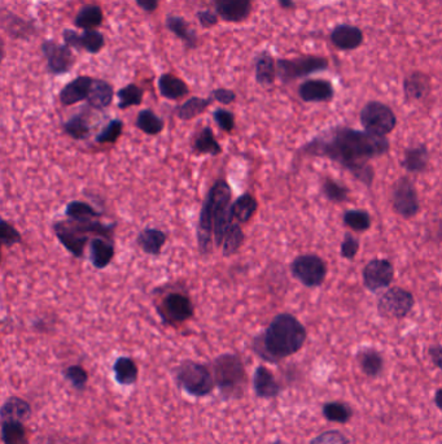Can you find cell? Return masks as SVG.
Segmentation results:
<instances>
[{"label":"cell","instance_id":"f5cc1de1","mask_svg":"<svg viewBox=\"0 0 442 444\" xmlns=\"http://www.w3.org/2000/svg\"><path fill=\"white\" fill-rule=\"evenodd\" d=\"M210 97L213 99V102H217L219 105H230L236 100V94L230 88H219L213 90L210 93Z\"/></svg>","mask_w":442,"mask_h":444},{"label":"cell","instance_id":"bcb514c9","mask_svg":"<svg viewBox=\"0 0 442 444\" xmlns=\"http://www.w3.org/2000/svg\"><path fill=\"white\" fill-rule=\"evenodd\" d=\"M22 242V236L16 227L8 221L0 218V262H1V248L4 245L12 247Z\"/></svg>","mask_w":442,"mask_h":444},{"label":"cell","instance_id":"9a60e30c","mask_svg":"<svg viewBox=\"0 0 442 444\" xmlns=\"http://www.w3.org/2000/svg\"><path fill=\"white\" fill-rule=\"evenodd\" d=\"M297 93L305 103H329L335 96V88L329 79H306Z\"/></svg>","mask_w":442,"mask_h":444},{"label":"cell","instance_id":"f35d334b","mask_svg":"<svg viewBox=\"0 0 442 444\" xmlns=\"http://www.w3.org/2000/svg\"><path fill=\"white\" fill-rule=\"evenodd\" d=\"M135 125L139 130L143 131L144 134L155 137L158 135L160 133H163L165 128V122L158 117L152 109H143L139 112L137 116V121Z\"/></svg>","mask_w":442,"mask_h":444},{"label":"cell","instance_id":"836d02e7","mask_svg":"<svg viewBox=\"0 0 442 444\" xmlns=\"http://www.w3.org/2000/svg\"><path fill=\"white\" fill-rule=\"evenodd\" d=\"M244 242H245V234H244L243 227L235 222H230L226 227L222 244L219 248H222V253L225 257H231L239 253V250L243 247Z\"/></svg>","mask_w":442,"mask_h":444},{"label":"cell","instance_id":"484cf974","mask_svg":"<svg viewBox=\"0 0 442 444\" xmlns=\"http://www.w3.org/2000/svg\"><path fill=\"white\" fill-rule=\"evenodd\" d=\"M167 242V234L157 227H146L137 236L139 248L151 256H160Z\"/></svg>","mask_w":442,"mask_h":444},{"label":"cell","instance_id":"8d00e7d4","mask_svg":"<svg viewBox=\"0 0 442 444\" xmlns=\"http://www.w3.org/2000/svg\"><path fill=\"white\" fill-rule=\"evenodd\" d=\"M323 417L330 422L336 424H347L353 417L352 407L344 401H327L322 408Z\"/></svg>","mask_w":442,"mask_h":444},{"label":"cell","instance_id":"d4e9b609","mask_svg":"<svg viewBox=\"0 0 442 444\" xmlns=\"http://www.w3.org/2000/svg\"><path fill=\"white\" fill-rule=\"evenodd\" d=\"M254 77L263 88L272 86L277 81V60L268 50L258 53L254 59Z\"/></svg>","mask_w":442,"mask_h":444},{"label":"cell","instance_id":"d6a6232c","mask_svg":"<svg viewBox=\"0 0 442 444\" xmlns=\"http://www.w3.org/2000/svg\"><path fill=\"white\" fill-rule=\"evenodd\" d=\"M214 102L210 96L208 97L193 96L177 108V116L182 121H191L193 119L205 114L208 111L209 107Z\"/></svg>","mask_w":442,"mask_h":444},{"label":"cell","instance_id":"8992f818","mask_svg":"<svg viewBox=\"0 0 442 444\" xmlns=\"http://www.w3.org/2000/svg\"><path fill=\"white\" fill-rule=\"evenodd\" d=\"M329 68V59L318 55H303L293 59H277V77L283 83H291L296 79L309 77Z\"/></svg>","mask_w":442,"mask_h":444},{"label":"cell","instance_id":"9c48e42d","mask_svg":"<svg viewBox=\"0 0 442 444\" xmlns=\"http://www.w3.org/2000/svg\"><path fill=\"white\" fill-rule=\"evenodd\" d=\"M292 277L308 288H321L329 274L327 262L315 253L298 255L291 262Z\"/></svg>","mask_w":442,"mask_h":444},{"label":"cell","instance_id":"e0dca14e","mask_svg":"<svg viewBox=\"0 0 442 444\" xmlns=\"http://www.w3.org/2000/svg\"><path fill=\"white\" fill-rule=\"evenodd\" d=\"M214 12L225 22L239 24L251 16V0H214Z\"/></svg>","mask_w":442,"mask_h":444},{"label":"cell","instance_id":"ba28073f","mask_svg":"<svg viewBox=\"0 0 442 444\" xmlns=\"http://www.w3.org/2000/svg\"><path fill=\"white\" fill-rule=\"evenodd\" d=\"M156 311L163 323L177 326L190 321L195 316L191 297L182 291H167L156 303Z\"/></svg>","mask_w":442,"mask_h":444},{"label":"cell","instance_id":"8fae6325","mask_svg":"<svg viewBox=\"0 0 442 444\" xmlns=\"http://www.w3.org/2000/svg\"><path fill=\"white\" fill-rule=\"evenodd\" d=\"M415 307V297L406 288H388L376 303L378 314L382 318L402 320L411 314Z\"/></svg>","mask_w":442,"mask_h":444},{"label":"cell","instance_id":"816d5d0a","mask_svg":"<svg viewBox=\"0 0 442 444\" xmlns=\"http://www.w3.org/2000/svg\"><path fill=\"white\" fill-rule=\"evenodd\" d=\"M213 120L217 123L218 128L225 133H231L235 129V114L225 108H217L213 112Z\"/></svg>","mask_w":442,"mask_h":444},{"label":"cell","instance_id":"cb8c5ba5","mask_svg":"<svg viewBox=\"0 0 442 444\" xmlns=\"http://www.w3.org/2000/svg\"><path fill=\"white\" fill-rule=\"evenodd\" d=\"M192 152L199 156H218L223 152L222 146L219 144L214 131L210 126L201 128L192 138Z\"/></svg>","mask_w":442,"mask_h":444},{"label":"cell","instance_id":"277c9868","mask_svg":"<svg viewBox=\"0 0 442 444\" xmlns=\"http://www.w3.org/2000/svg\"><path fill=\"white\" fill-rule=\"evenodd\" d=\"M214 384L225 401L240 399L247 389V369L237 354L226 352L214 358L210 366Z\"/></svg>","mask_w":442,"mask_h":444},{"label":"cell","instance_id":"ee69618b","mask_svg":"<svg viewBox=\"0 0 442 444\" xmlns=\"http://www.w3.org/2000/svg\"><path fill=\"white\" fill-rule=\"evenodd\" d=\"M143 96H144V91L143 88L135 85V83H130L125 88H120L117 91V97H118V108L120 109H127L131 107H137V105H141L143 102Z\"/></svg>","mask_w":442,"mask_h":444},{"label":"cell","instance_id":"5b68a950","mask_svg":"<svg viewBox=\"0 0 442 444\" xmlns=\"http://www.w3.org/2000/svg\"><path fill=\"white\" fill-rule=\"evenodd\" d=\"M174 378L179 389L193 398H207L216 389L210 368L193 360H184L177 366Z\"/></svg>","mask_w":442,"mask_h":444},{"label":"cell","instance_id":"f907efd6","mask_svg":"<svg viewBox=\"0 0 442 444\" xmlns=\"http://www.w3.org/2000/svg\"><path fill=\"white\" fill-rule=\"evenodd\" d=\"M309 444H352V440L340 430H327L314 436Z\"/></svg>","mask_w":442,"mask_h":444},{"label":"cell","instance_id":"6da1fadb","mask_svg":"<svg viewBox=\"0 0 442 444\" xmlns=\"http://www.w3.org/2000/svg\"><path fill=\"white\" fill-rule=\"evenodd\" d=\"M389 149L390 142L385 137H376L349 126H333L306 142L298 149V155L327 159L371 189L375 180L371 161L385 156Z\"/></svg>","mask_w":442,"mask_h":444},{"label":"cell","instance_id":"7a4b0ae2","mask_svg":"<svg viewBox=\"0 0 442 444\" xmlns=\"http://www.w3.org/2000/svg\"><path fill=\"white\" fill-rule=\"evenodd\" d=\"M308 340V330L292 314H279L251 342L253 352L269 364H279L300 352Z\"/></svg>","mask_w":442,"mask_h":444},{"label":"cell","instance_id":"3957f363","mask_svg":"<svg viewBox=\"0 0 442 444\" xmlns=\"http://www.w3.org/2000/svg\"><path fill=\"white\" fill-rule=\"evenodd\" d=\"M233 201V189L228 182L219 178L210 186L200 209L196 229L200 255L208 256L213 247H221L228 222V207Z\"/></svg>","mask_w":442,"mask_h":444},{"label":"cell","instance_id":"6f0895ef","mask_svg":"<svg viewBox=\"0 0 442 444\" xmlns=\"http://www.w3.org/2000/svg\"><path fill=\"white\" fill-rule=\"evenodd\" d=\"M277 4L283 9H295V0H277Z\"/></svg>","mask_w":442,"mask_h":444},{"label":"cell","instance_id":"30bf717a","mask_svg":"<svg viewBox=\"0 0 442 444\" xmlns=\"http://www.w3.org/2000/svg\"><path fill=\"white\" fill-rule=\"evenodd\" d=\"M390 204L396 215L403 220H411L420 212V201L413 180L403 175L399 177L390 187Z\"/></svg>","mask_w":442,"mask_h":444},{"label":"cell","instance_id":"ffe728a7","mask_svg":"<svg viewBox=\"0 0 442 444\" xmlns=\"http://www.w3.org/2000/svg\"><path fill=\"white\" fill-rule=\"evenodd\" d=\"M258 210V201L249 194L245 192L243 195L237 196L234 201H231L228 207V222H235L239 225H247L251 218L256 216Z\"/></svg>","mask_w":442,"mask_h":444},{"label":"cell","instance_id":"44dd1931","mask_svg":"<svg viewBox=\"0 0 442 444\" xmlns=\"http://www.w3.org/2000/svg\"><path fill=\"white\" fill-rule=\"evenodd\" d=\"M431 152L424 143H417L405 149L403 157L401 160V166L408 173L420 175L424 173L429 166Z\"/></svg>","mask_w":442,"mask_h":444},{"label":"cell","instance_id":"b9f144b4","mask_svg":"<svg viewBox=\"0 0 442 444\" xmlns=\"http://www.w3.org/2000/svg\"><path fill=\"white\" fill-rule=\"evenodd\" d=\"M103 22V12L97 6H86L81 9L74 24L82 30H95Z\"/></svg>","mask_w":442,"mask_h":444},{"label":"cell","instance_id":"7402d4cb","mask_svg":"<svg viewBox=\"0 0 442 444\" xmlns=\"http://www.w3.org/2000/svg\"><path fill=\"white\" fill-rule=\"evenodd\" d=\"M90 262L96 269H105L116 256L114 241L95 236L90 242Z\"/></svg>","mask_w":442,"mask_h":444},{"label":"cell","instance_id":"c3c4849f","mask_svg":"<svg viewBox=\"0 0 442 444\" xmlns=\"http://www.w3.org/2000/svg\"><path fill=\"white\" fill-rule=\"evenodd\" d=\"M64 377L69 381L74 389L78 391H83L86 389L88 381V373L85 368L81 365H71L64 370Z\"/></svg>","mask_w":442,"mask_h":444},{"label":"cell","instance_id":"7bdbcfd3","mask_svg":"<svg viewBox=\"0 0 442 444\" xmlns=\"http://www.w3.org/2000/svg\"><path fill=\"white\" fill-rule=\"evenodd\" d=\"M1 439L4 444H27V429L22 422H1Z\"/></svg>","mask_w":442,"mask_h":444},{"label":"cell","instance_id":"1f68e13d","mask_svg":"<svg viewBox=\"0 0 442 444\" xmlns=\"http://www.w3.org/2000/svg\"><path fill=\"white\" fill-rule=\"evenodd\" d=\"M30 416H32L30 404L18 396L9 398L4 401V404L0 408L1 422H7V421L24 422V421L29 419Z\"/></svg>","mask_w":442,"mask_h":444},{"label":"cell","instance_id":"74e56055","mask_svg":"<svg viewBox=\"0 0 442 444\" xmlns=\"http://www.w3.org/2000/svg\"><path fill=\"white\" fill-rule=\"evenodd\" d=\"M65 215L70 220L86 221V220H100L104 216L103 212L97 210L95 207L86 201H71L65 207Z\"/></svg>","mask_w":442,"mask_h":444},{"label":"cell","instance_id":"4fadbf2b","mask_svg":"<svg viewBox=\"0 0 442 444\" xmlns=\"http://www.w3.org/2000/svg\"><path fill=\"white\" fill-rule=\"evenodd\" d=\"M42 53L47 60V69L53 76H61L68 73L76 62V56L71 48L65 44L56 43L55 41H44Z\"/></svg>","mask_w":442,"mask_h":444},{"label":"cell","instance_id":"ab89813d","mask_svg":"<svg viewBox=\"0 0 442 444\" xmlns=\"http://www.w3.org/2000/svg\"><path fill=\"white\" fill-rule=\"evenodd\" d=\"M321 192L327 201L340 204L349 201L350 189L331 177H326L321 183Z\"/></svg>","mask_w":442,"mask_h":444},{"label":"cell","instance_id":"83f0119b","mask_svg":"<svg viewBox=\"0 0 442 444\" xmlns=\"http://www.w3.org/2000/svg\"><path fill=\"white\" fill-rule=\"evenodd\" d=\"M357 363L362 373L370 378H376L384 370V357L382 352L373 347H362L357 352Z\"/></svg>","mask_w":442,"mask_h":444},{"label":"cell","instance_id":"2e32d148","mask_svg":"<svg viewBox=\"0 0 442 444\" xmlns=\"http://www.w3.org/2000/svg\"><path fill=\"white\" fill-rule=\"evenodd\" d=\"M402 90L406 103H419L431 94L432 81L429 74L420 70H414L403 79Z\"/></svg>","mask_w":442,"mask_h":444},{"label":"cell","instance_id":"680465c9","mask_svg":"<svg viewBox=\"0 0 442 444\" xmlns=\"http://www.w3.org/2000/svg\"><path fill=\"white\" fill-rule=\"evenodd\" d=\"M442 390L441 389H437V391L434 393V405L438 408V410H441V401H440V398H441Z\"/></svg>","mask_w":442,"mask_h":444},{"label":"cell","instance_id":"f6af8a7d","mask_svg":"<svg viewBox=\"0 0 442 444\" xmlns=\"http://www.w3.org/2000/svg\"><path fill=\"white\" fill-rule=\"evenodd\" d=\"M79 50H85L87 53H97L104 47L105 38L97 30H83L78 36Z\"/></svg>","mask_w":442,"mask_h":444},{"label":"cell","instance_id":"7dc6e473","mask_svg":"<svg viewBox=\"0 0 442 444\" xmlns=\"http://www.w3.org/2000/svg\"><path fill=\"white\" fill-rule=\"evenodd\" d=\"M123 126L125 125L121 120H112V121L108 122V125L105 126L104 129L96 135V142L100 144L116 143L121 138Z\"/></svg>","mask_w":442,"mask_h":444},{"label":"cell","instance_id":"e575fe53","mask_svg":"<svg viewBox=\"0 0 442 444\" xmlns=\"http://www.w3.org/2000/svg\"><path fill=\"white\" fill-rule=\"evenodd\" d=\"M114 378L122 386H131L138 381V365L130 357H118L113 365Z\"/></svg>","mask_w":442,"mask_h":444},{"label":"cell","instance_id":"60d3db41","mask_svg":"<svg viewBox=\"0 0 442 444\" xmlns=\"http://www.w3.org/2000/svg\"><path fill=\"white\" fill-rule=\"evenodd\" d=\"M344 225L356 233H364L371 227V216L364 209H347L343 216Z\"/></svg>","mask_w":442,"mask_h":444},{"label":"cell","instance_id":"603a6c76","mask_svg":"<svg viewBox=\"0 0 442 444\" xmlns=\"http://www.w3.org/2000/svg\"><path fill=\"white\" fill-rule=\"evenodd\" d=\"M92 81L94 79L88 76H79L77 79L70 81L60 91L59 97L61 105L64 107H70L86 100Z\"/></svg>","mask_w":442,"mask_h":444},{"label":"cell","instance_id":"52a82bcc","mask_svg":"<svg viewBox=\"0 0 442 444\" xmlns=\"http://www.w3.org/2000/svg\"><path fill=\"white\" fill-rule=\"evenodd\" d=\"M359 122L366 133L387 138L397 126V116L389 105L370 100L359 112Z\"/></svg>","mask_w":442,"mask_h":444},{"label":"cell","instance_id":"ac0fdd59","mask_svg":"<svg viewBox=\"0 0 442 444\" xmlns=\"http://www.w3.org/2000/svg\"><path fill=\"white\" fill-rule=\"evenodd\" d=\"M253 390L260 399H275L280 392L282 386L277 382L274 373L265 365H258L253 375Z\"/></svg>","mask_w":442,"mask_h":444},{"label":"cell","instance_id":"7c38bea8","mask_svg":"<svg viewBox=\"0 0 442 444\" xmlns=\"http://www.w3.org/2000/svg\"><path fill=\"white\" fill-rule=\"evenodd\" d=\"M394 279V265L388 259L376 257L364 265L362 281L366 290L378 292L390 288Z\"/></svg>","mask_w":442,"mask_h":444},{"label":"cell","instance_id":"5bb4252c","mask_svg":"<svg viewBox=\"0 0 442 444\" xmlns=\"http://www.w3.org/2000/svg\"><path fill=\"white\" fill-rule=\"evenodd\" d=\"M53 227L55 236L59 239L61 245L71 256H74L77 259H82L85 256V248L92 238L81 234L79 231H77L74 227L70 225L67 220L56 221Z\"/></svg>","mask_w":442,"mask_h":444},{"label":"cell","instance_id":"db71d44e","mask_svg":"<svg viewBox=\"0 0 442 444\" xmlns=\"http://www.w3.org/2000/svg\"><path fill=\"white\" fill-rule=\"evenodd\" d=\"M198 20H199L200 25L204 29H210V27H216L218 24L217 13L214 11L210 9H202L196 13Z\"/></svg>","mask_w":442,"mask_h":444},{"label":"cell","instance_id":"4316f807","mask_svg":"<svg viewBox=\"0 0 442 444\" xmlns=\"http://www.w3.org/2000/svg\"><path fill=\"white\" fill-rule=\"evenodd\" d=\"M0 27L9 36L16 39H29L34 34V25L32 22L7 11H0Z\"/></svg>","mask_w":442,"mask_h":444},{"label":"cell","instance_id":"9f6ffc18","mask_svg":"<svg viewBox=\"0 0 442 444\" xmlns=\"http://www.w3.org/2000/svg\"><path fill=\"white\" fill-rule=\"evenodd\" d=\"M135 1H137L139 8L143 9L147 13L156 12V9L158 8V3H160V0H135Z\"/></svg>","mask_w":442,"mask_h":444},{"label":"cell","instance_id":"681fc988","mask_svg":"<svg viewBox=\"0 0 442 444\" xmlns=\"http://www.w3.org/2000/svg\"><path fill=\"white\" fill-rule=\"evenodd\" d=\"M361 243L359 239L353 236L352 233H347L344 236L343 242L340 244V255L345 260H354L357 255L359 253Z\"/></svg>","mask_w":442,"mask_h":444},{"label":"cell","instance_id":"91938a15","mask_svg":"<svg viewBox=\"0 0 442 444\" xmlns=\"http://www.w3.org/2000/svg\"><path fill=\"white\" fill-rule=\"evenodd\" d=\"M4 56H6V50H4V43L0 41V65L4 60Z\"/></svg>","mask_w":442,"mask_h":444},{"label":"cell","instance_id":"d590c367","mask_svg":"<svg viewBox=\"0 0 442 444\" xmlns=\"http://www.w3.org/2000/svg\"><path fill=\"white\" fill-rule=\"evenodd\" d=\"M64 133L74 140H85L91 134V123L88 116L78 114L71 116L68 121L62 123Z\"/></svg>","mask_w":442,"mask_h":444},{"label":"cell","instance_id":"d6986e66","mask_svg":"<svg viewBox=\"0 0 442 444\" xmlns=\"http://www.w3.org/2000/svg\"><path fill=\"white\" fill-rule=\"evenodd\" d=\"M330 39L338 50L354 51L364 43V35L359 27L340 24L331 32Z\"/></svg>","mask_w":442,"mask_h":444},{"label":"cell","instance_id":"f1b7e54d","mask_svg":"<svg viewBox=\"0 0 442 444\" xmlns=\"http://www.w3.org/2000/svg\"><path fill=\"white\" fill-rule=\"evenodd\" d=\"M114 88L103 79H94L87 95V105L95 111H103L113 103Z\"/></svg>","mask_w":442,"mask_h":444},{"label":"cell","instance_id":"4dcf8cb0","mask_svg":"<svg viewBox=\"0 0 442 444\" xmlns=\"http://www.w3.org/2000/svg\"><path fill=\"white\" fill-rule=\"evenodd\" d=\"M157 85L161 96L167 100H179L190 94L188 85L182 79L174 76L172 73H164L158 79Z\"/></svg>","mask_w":442,"mask_h":444},{"label":"cell","instance_id":"f546056e","mask_svg":"<svg viewBox=\"0 0 442 444\" xmlns=\"http://www.w3.org/2000/svg\"><path fill=\"white\" fill-rule=\"evenodd\" d=\"M166 27L179 38L187 50H193L199 44V35L192 29L191 25L186 21V18L169 15L166 18Z\"/></svg>","mask_w":442,"mask_h":444},{"label":"cell","instance_id":"11a10c76","mask_svg":"<svg viewBox=\"0 0 442 444\" xmlns=\"http://www.w3.org/2000/svg\"><path fill=\"white\" fill-rule=\"evenodd\" d=\"M428 355L431 357V361L437 369H442V349L440 343H436L428 349Z\"/></svg>","mask_w":442,"mask_h":444}]
</instances>
